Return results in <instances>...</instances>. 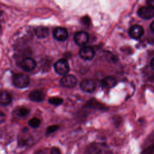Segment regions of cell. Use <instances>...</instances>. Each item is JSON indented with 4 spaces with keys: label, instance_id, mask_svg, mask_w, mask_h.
Listing matches in <instances>:
<instances>
[{
    "label": "cell",
    "instance_id": "obj_7",
    "mask_svg": "<svg viewBox=\"0 0 154 154\" xmlns=\"http://www.w3.org/2000/svg\"><path fill=\"white\" fill-rule=\"evenodd\" d=\"M138 16L143 19H150L154 16V8L150 7H141L138 11Z\"/></svg>",
    "mask_w": 154,
    "mask_h": 154
},
{
    "label": "cell",
    "instance_id": "obj_24",
    "mask_svg": "<svg viewBox=\"0 0 154 154\" xmlns=\"http://www.w3.org/2000/svg\"><path fill=\"white\" fill-rule=\"evenodd\" d=\"M146 2L148 5V7L154 8V1L153 0H149Z\"/></svg>",
    "mask_w": 154,
    "mask_h": 154
},
{
    "label": "cell",
    "instance_id": "obj_18",
    "mask_svg": "<svg viewBox=\"0 0 154 154\" xmlns=\"http://www.w3.org/2000/svg\"><path fill=\"white\" fill-rule=\"evenodd\" d=\"M29 113V110L27 108L22 107L18 110V115L20 117L26 116Z\"/></svg>",
    "mask_w": 154,
    "mask_h": 154
},
{
    "label": "cell",
    "instance_id": "obj_8",
    "mask_svg": "<svg viewBox=\"0 0 154 154\" xmlns=\"http://www.w3.org/2000/svg\"><path fill=\"white\" fill-rule=\"evenodd\" d=\"M20 67L26 72H29L34 70L36 66L37 63L35 61L31 58H24L20 64Z\"/></svg>",
    "mask_w": 154,
    "mask_h": 154
},
{
    "label": "cell",
    "instance_id": "obj_23",
    "mask_svg": "<svg viewBox=\"0 0 154 154\" xmlns=\"http://www.w3.org/2000/svg\"><path fill=\"white\" fill-rule=\"evenodd\" d=\"M5 120V114L2 112H0V123H3Z\"/></svg>",
    "mask_w": 154,
    "mask_h": 154
},
{
    "label": "cell",
    "instance_id": "obj_19",
    "mask_svg": "<svg viewBox=\"0 0 154 154\" xmlns=\"http://www.w3.org/2000/svg\"><path fill=\"white\" fill-rule=\"evenodd\" d=\"M153 144L152 143L149 146L145 148L141 152V154H153Z\"/></svg>",
    "mask_w": 154,
    "mask_h": 154
},
{
    "label": "cell",
    "instance_id": "obj_5",
    "mask_svg": "<svg viewBox=\"0 0 154 154\" xmlns=\"http://www.w3.org/2000/svg\"><path fill=\"white\" fill-rule=\"evenodd\" d=\"M89 40V35L87 32L80 31L76 32L74 35V40L79 46L85 45Z\"/></svg>",
    "mask_w": 154,
    "mask_h": 154
},
{
    "label": "cell",
    "instance_id": "obj_9",
    "mask_svg": "<svg viewBox=\"0 0 154 154\" xmlns=\"http://www.w3.org/2000/svg\"><path fill=\"white\" fill-rule=\"evenodd\" d=\"M80 88L82 90L87 93H92L96 88V84L92 79H85L81 81Z\"/></svg>",
    "mask_w": 154,
    "mask_h": 154
},
{
    "label": "cell",
    "instance_id": "obj_22",
    "mask_svg": "<svg viewBox=\"0 0 154 154\" xmlns=\"http://www.w3.org/2000/svg\"><path fill=\"white\" fill-rule=\"evenodd\" d=\"M81 19H82L81 21H82V23L84 25H89L90 23V18L88 16H85V17H82Z\"/></svg>",
    "mask_w": 154,
    "mask_h": 154
},
{
    "label": "cell",
    "instance_id": "obj_6",
    "mask_svg": "<svg viewBox=\"0 0 154 154\" xmlns=\"http://www.w3.org/2000/svg\"><path fill=\"white\" fill-rule=\"evenodd\" d=\"M79 56L84 60H90L93 59L95 55V51L94 49L89 46L82 48L79 51Z\"/></svg>",
    "mask_w": 154,
    "mask_h": 154
},
{
    "label": "cell",
    "instance_id": "obj_2",
    "mask_svg": "<svg viewBox=\"0 0 154 154\" xmlns=\"http://www.w3.org/2000/svg\"><path fill=\"white\" fill-rule=\"evenodd\" d=\"M54 69L60 75H66L70 69L67 61L64 58L58 60L54 64Z\"/></svg>",
    "mask_w": 154,
    "mask_h": 154
},
{
    "label": "cell",
    "instance_id": "obj_17",
    "mask_svg": "<svg viewBox=\"0 0 154 154\" xmlns=\"http://www.w3.org/2000/svg\"><path fill=\"white\" fill-rule=\"evenodd\" d=\"M63 102V100L59 97H52L49 99V102L54 105L58 106L61 105Z\"/></svg>",
    "mask_w": 154,
    "mask_h": 154
},
{
    "label": "cell",
    "instance_id": "obj_1",
    "mask_svg": "<svg viewBox=\"0 0 154 154\" xmlns=\"http://www.w3.org/2000/svg\"><path fill=\"white\" fill-rule=\"evenodd\" d=\"M29 78L23 73H17L13 76V83L17 88H25L29 84Z\"/></svg>",
    "mask_w": 154,
    "mask_h": 154
},
{
    "label": "cell",
    "instance_id": "obj_10",
    "mask_svg": "<svg viewBox=\"0 0 154 154\" xmlns=\"http://www.w3.org/2000/svg\"><path fill=\"white\" fill-rule=\"evenodd\" d=\"M144 34L143 28L138 25H135L132 26L129 31V34L134 39L140 38Z\"/></svg>",
    "mask_w": 154,
    "mask_h": 154
},
{
    "label": "cell",
    "instance_id": "obj_11",
    "mask_svg": "<svg viewBox=\"0 0 154 154\" xmlns=\"http://www.w3.org/2000/svg\"><path fill=\"white\" fill-rule=\"evenodd\" d=\"M53 35L57 40L63 42L67 38L68 32L64 28L57 27L54 30Z\"/></svg>",
    "mask_w": 154,
    "mask_h": 154
},
{
    "label": "cell",
    "instance_id": "obj_16",
    "mask_svg": "<svg viewBox=\"0 0 154 154\" xmlns=\"http://www.w3.org/2000/svg\"><path fill=\"white\" fill-rule=\"evenodd\" d=\"M41 124V122L40 119L36 117H34L31 119L28 122V125L30 127L32 128H37L40 126Z\"/></svg>",
    "mask_w": 154,
    "mask_h": 154
},
{
    "label": "cell",
    "instance_id": "obj_13",
    "mask_svg": "<svg viewBox=\"0 0 154 154\" xmlns=\"http://www.w3.org/2000/svg\"><path fill=\"white\" fill-rule=\"evenodd\" d=\"M101 86L103 88L109 89L113 88L117 84V81L113 76H106L100 82Z\"/></svg>",
    "mask_w": 154,
    "mask_h": 154
},
{
    "label": "cell",
    "instance_id": "obj_15",
    "mask_svg": "<svg viewBox=\"0 0 154 154\" xmlns=\"http://www.w3.org/2000/svg\"><path fill=\"white\" fill-rule=\"evenodd\" d=\"M12 97L11 95L7 91H2L0 93V103L3 105H7L11 102Z\"/></svg>",
    "mask_w": 154,
    "mask_h": 154
},
{
    "label": "cell",
    "instance_id": "obj_20",
    "mask_svg": "<svg viewBox=\"0 0 154 154\" xmlns=\"http://www.w3.org/2000/svg\"><path fill=\"white\" fill-rule=\"evenodd\" d=\"M58 128H59V126L58 125H51V126L47 128L46 134L47 135H49L51 134H52L53 132H55Z\"/></svg>",
    "mask_w": 154,
    "mask_h": 154
},
{
    "label": "cell",
    "instance_id": "obj_4",
    "mask_svg": "<svg viewBox=\"0 0 154 154\" xmlns=\"http://www.w3.org/2000/svg\"><path fill=\"white\" fill-rule=\"evenodd\" d=\"M103 150V144L98 143H92L86 146L85 154H101Z\"/></svg>",
    "mask_w": 154,
    "mask_h": 154
},
{
    "label": "cell",
    "instance_id": "obj_25",
    "mask_svg": "<svg viewBox=\"0 0 154 154\" xmlns=\"http://www.w3.org/2000/svg\"><path fill=\"white\" fill-rule=\"evenodd\" d=\"M150 29L152 31V33H153L154 32V22H152L150 25Z\"/></svg>",
    "mask_w": 154,
    "mask_h": 154
},
{
    "label": "cell",
    "instance_id": "obj_21",
    "mask_svg": "<svg viewBox=\"0 0 154 154\" xmlns=\"http://www.w3.org/2000/svg\"><path fill=\"white\" fill-rule=\"evenodd\" d=\"M51 154H61V152L58 147H53L51 150Z\"/></svg>",
    "mask_w": 154,
    "mask_h": 154
},
{
    "label": "cell",
    "instance_id": "obj_12",
    "mask_svg": "<svg viewBox=\"0 0 154 154\" xmlns=\"http://www.w3.org/2000/svg\"><path fill=\"white\" fill-rule=\"evenodd\" d=\"M29 99L34 102H42L45 97V94L43 91L39 90H35L32 91L28 95Z\"/></svg>",
    "mask_w": 154,
    "mask_h": 154
},
{
    "label": "cell",
    "instance_id": "obj_3",
    "mask_svg": "<svg viewBox=\"0 0 154 154\" xmlns=\"http://www.w3.org/2000/svg\"><path fill=\"white\" fill-rule=\"evenodd\" d=\"M77 83V79L74 75H66L60 80L61 86L66 88H73Z\"/></svg>",
    "mask_w": 154,
    "mask_h": 154
},
{
    "label": "cell",
    "instance_id": "obj_26",
    "mask_svg": "<svg viewBox=\"0 0 154 154\" xmlns=\"http://www.w3.org/2000/svg\"><path fill=\"white\" fill-rule=\"evenodd\" d=\"M150 67H151L152 69H153V67H154V58H152V60L150 61Z\"/></svg>",
    "mask_w": 154,
    "mask_h": 154
},
{
    "label": "cell",
    "instance_id": "obj_27",
    "mask_svg": "<svg viewBox=\"0 0 154 154\" xmlns=\"http://www.w3.org/2000/svg\"><path fill=\"white\" fill-rule=\"evenodd\" d=\"M0 29H1V25H0Z\"/></svg>",
    "mask_w": 154,
    "mask_h": 154
},
{
    "label": "cell",
    "instance_id": "obj_14",
    "mask_svg": "<svg viewBox=\"0 0 154 154\" xmlns=\"http://www.w3.org/2000/svg\"><path fill=\"white\" fill-rule=\"evenodd\" d=\"M35 34L39 38H46L49 35V29L46 26H39L35 28Z\"/></svg>",
    "mask_w": 154,
    "mask_h": 154
}]
</instances>
